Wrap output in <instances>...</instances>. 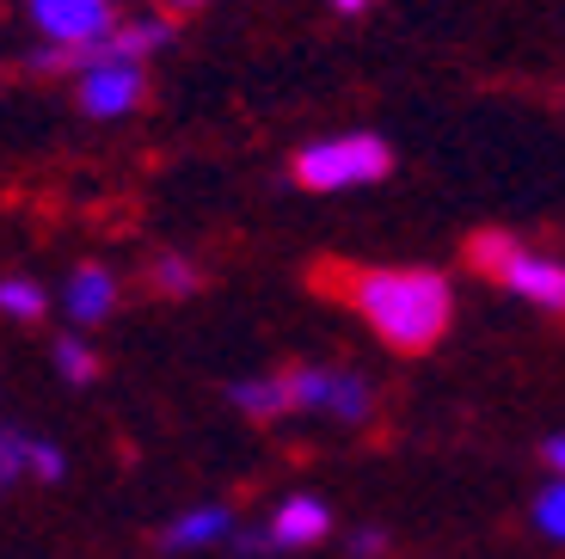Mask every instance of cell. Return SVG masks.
Here are the masks:
<instances>
[{
    "label": "cell",
    "mask_w": 565,
    "mask_h": 559,
    "mask_svg": "<svg viewBox=\"0 0 565 559\" xmlns=\"http://www.w3.org/2000/svg\"><path fill=\"white\" fill-rule=\"evenodd\" d=\"M351 308L363 314V326L382 338L387 350H418L443 345V333L455 326V283L443 271L424 265H369L344 277Z\"/></svg>",
    "instance_id": "6da1fadb"
},
{
    "label": "cell",
    "mask_w": 565,
    "mask_h": 559,
    "mask_svg": "<svg viewBox=\"0 0 565 559\" xmlns=\"http://www.w3.org/2000/svg\"><path fill=\"white\" fill-rule=\"evenodd\" d=\"M227 400L246 419H332V424H369L375 412V388L363 369H332V363H296V369H265L227 388Z\"/></svg>",
    "instance_id": "7a4b0ae2"
},
{
    "label": "cell",
    "mask_w": 565,
    "mask_h": 559,
    "mask_svg": "<svg viewBox=\"0 0 565 559\" xmlns=\"http://www.w3.org/2000/svg\"><path fill=\"white\" fill-rule=\"evenodd\" d=\"M467 259H473L480 277H492L498 289H510L516 302H529V308H541V314H565V259L523 246L516 234H498V228L467 240Z\"/></svg>",
    "instance_id": "3957f363"
},
{
    "label": "cell",
    "mask_w": 565,
    "mask_h": 559,
    "mask_svg": "<svg viewBox=\"0 0 565 559\" xmlns=\"http://www.w3.org/2000/svg\"><path fill=\"white\" fill-rule=\"evenodd\" d=\"M296 184L301 191H363V184H382L394 172V148L382 136H369V129H351V136H320L308 141L296 155Z\"/></svg>",
    "instance_id": "277c9868"
},
{
    "label": "cell",
    "mask_w": 565,
    "mask_h": 559,
    "mask_svg": "<svg viewBox=\"0 0 565 559\" xmlns=\"http://www.w3.org/2000/svg\"><path fill=\"white\" fill-rule=\"evenodd\" d=\"M25 19L43 38V56L31 62V68H81V62L117 31L111 0H25Z\"/></svg>",
    "instance_id": "5b68a950"
},
{
    "label": "cell",
    "mask_w": 565,
    "mask_h": 559,
    "mask_svg": "<svg viewBox=\"0 0 565 559\" xmlns=\"http://www.w3.org/2000/svg\"><path fill=\"white\" fill-rule=\"evenodd\" d=\"M148 93V68L124 56H86L74 68V98L86 117H129Z\"/></svg>",
    "instance_id": "8992f818"
},
{
    "label": "cell",
    "mask_w": 565,
    "mask_h": 559,
    "mask_svg": "<svg viewBox=\"0 0 565 559\" xmlns=\"http://www.w3.org/2000/svg\"><path fill=\"white\" fill-rule=\"evenodd\" d=\"M326 535H332V504L320 498V492H289V498H277V510H270L265 535H234V547H265V553H301V547H320Z\"/></svg>",
    "instance_id": "52a82bcc"
},
{
    "label": "cell",
    "mask_w": 565,
    "mask_h": 559,
    "mask_svg": "<svg viewBox=\"0 0 565 559\" xmlns=\"http://www.w3.org/2000/svg\"><path fill=\"white\" fill-rule=\"evenodd\" d=\"M68 474V455H62L50 436H31V431H19V424H7L0 419V492L7 486H25V479H62Z\"/></svg>",
    "instance_id": "ba28073f"
},
{
    "label": "cell",
    "mask_w": 565,
    "mask_h": 559,
    "mask_svg": "<svg viewBox=\"0 0 565 559\" xmlns=\"http://www.w3.org/2000/svg\"><path fill=\"white\" fill-rule=\"evenodd\" d=\"M241 535V523H234V510L227 504H191V510H179V517L160 529V547L167 553H203V547H227Z\"/></svg>",
    "instance_id": "9c48e42d"
},
{
    "label": "cell",
    "mask_w": 565,
    "mask_h": 559,
    "mask_svg": "<svg viewBox=\"0 0 565 559\" xmlns=\"http://www.w3.org/2000/svg\"><path fill=\"white\" fill-rule=\"evenodd\" d=\"M117 308V277L105 265H74V277L62 283V314H68L74 326H99L111 320Z\"/></svg>",
    "instance_id": "30bf717a"
},
{
    "label": "cell",
    "mask_w": 565,
    "mask_h": 559,
    "mask_svg": "<svg viewBox=\"0 0 565 559\" xmlns=\"http://www.w3.org/2000/svg\"><path fill=\"white\" fill-rule=\"evenodd\" d=\"M172 43V25L167 19H117V31L93 50V56H124V62H141L154 56V50H167Z\"/></svg>",
    "instance_id": "8fae6325"
},
{
    "label": "cell",
    "mask_w": 565,
    "mask_h": 559,
    "mask_svg": "<svg viewBox=\"0 0 565 559\" xmlns=\"http://www.w3.org/2000/svg\"><path fill=\"white\" fill-rule=\"evenodd\" d=\"M50 363H56V376L68 381V388H86V381H99V350L86 345V338H56V350H50Z\"/></svg>",
    "instance_id": "7c38bea8"
},
{
    "label": "cell",
    "mask_w": 565,
    "mask_h": 559,
    "mask_svg": "<svg viewBox=\"0 0 565 559\" xmlns=\"http://www.w3.org/2000/svg\"><path fill=\"white\" fill-rule=\"evenodd\" d=\"M148 283H154L167 302H184V295H198V283H203V271L184 259V252H160L154 259V271H148Z\"/></svg>",
    "instance_id": "4fadbf2b"
},
{
    "label": "cell",
    "mask_w": 565,
    "mask_h": 559,
    "mask_svg": "<svg viewBox=\"0 0 565 559\" xmlns=\"http://www.w3.org/2000/svg\"><path fill=\"white\" fill-rule=\"evenodd\" d=\"M0 314H7V320H43V314H50V295L31 277H0Z\"/></svg>",
    "instance_id": "5bb4252c"
},
{
    "label": "cell",
    "mask_w": 565,
    "mask_h": 559,
    "mask_svg": "<svg viewBox=\"0 0 565 559\" xmlns=\"http://www.w3.org/2000/svg\"><path fill=\"white\" fill-rule=\"evenodd\" d=\"M529 523H535L547 541L565 547V479H547V492L535 498V510H529Z\"/></svg>",
    "instance_id": "9a60e30c"
},
{
    "label": "cell",
    "mask_w": 565,
    "mask_h": 559,
    "mask_svg": "<svg viewBox=\"0 0 565 559\" xmlns=\"http://www.w3.org/2000/svg\"><path fill=\"white\" fill-rule=\"evenodd\" d=\"M541 462H547L553 479H565V431H553L547 443H541Z\"/></svg>",
    "instance_id": "2e32d148"
},
{
    "label": "cell",
    "mask_w": 565,
    "mask_h": 559,
    "mask_svg": "<svg viewBox=\"0 0 565 559\" xmlns=\"http://www.w3.org/2000/svg\"><path fill=\"white\" fill-rule=\"evenodd\" d=\"M382 547H387L382 529H356V535H351V553H356V559H375Z\"/></svg>",
    "instance_id": "e0dca14e"
},
{
    "label": "cell",
    "mask_w": 565,
    "mask_h": 559,
    "mask_svg": "<svg viewBox=\"0 0 565 559\" xmlns=\"http://www.w3.org/2000/svg\"><path fill=\"white\" fill-rule=\"evenodd\" d=\"M375 0H332V13H344V19H356V13H369Z\"/></svg>",
    "instance_id": "ac0fdd59"
},
{
    "label": "cell",
    "mask_w": 565,
    "mask_h": 559,
    "mask_svg": "<svg viewBox=\"0 0 565 559\" xmlns=\"http://www.w3.org/2000/svg\"><path fill=\"white\" fill-rule=\"evenodd\" d=\"M167 7H203V0H167Z\"/></svg>",
    "instance_id": "d6986e66"
}]
</instances>
